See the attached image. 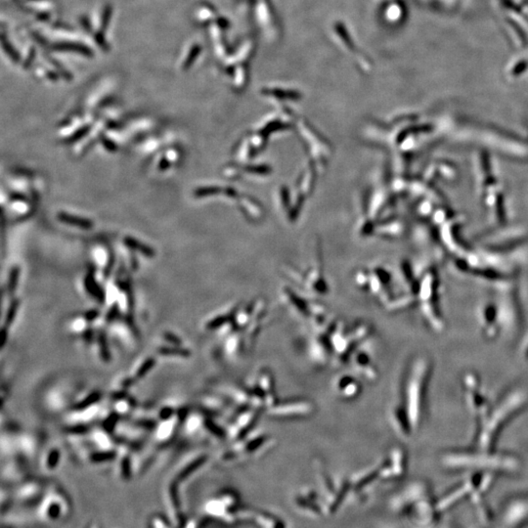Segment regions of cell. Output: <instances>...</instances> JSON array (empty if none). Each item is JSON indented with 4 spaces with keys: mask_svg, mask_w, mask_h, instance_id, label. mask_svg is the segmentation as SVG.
Instances as JSON below:
<instances>
[{
    "mask_svg": "<svg viewBox=\"0 0 528 528\" xmlns=\"http://www.w3.org/2000/svg\"><path fill=\"white\" fill-rule=\"evenodd\" d=\"M501 313H498L497 309L493 305H488L483 309L481 313V322L484 333L487 337L493 338L499 331Z\"/></svg>",
    "mask_w": 528,
    "mask_h": 528,
    "instance_id": "277c9868",
    "label": "cell"
},
{
    "mask_svg": "<svg viewBox=\"0 0 528 528\" xmlns=\"http://www.w3.org/2000/svg\"><path fill=\"white\" fill-rule=\"evenodd\" d=\"M101 397V394L99 392H93V393H90L83 401L78 403L76 406H75V409L76 410H84L86 408H88L89 406L95 404L96 402H98V400L100 399Z\"/></svg>",
    "mask_w": 528,
    "mask_h": 528,
    "instance_id": "9c48e42d",
    "label": "cell"
},
{
    "mask_svg": "<svg viewBox=\"0 0 528 528\" xmlns=\"http://www.w3.org/2000/svg\"><path fill=\"white\" fill-rule=\"evenodd\" d=\"M54 49L58 51H68L82 54L84 56H91L92 51L87 46L77 42H61L54 45Z\"/></svg>",
    "mask_w": 528,
    "mask_h": 528,
    "instance_id": "8992f818",
    "label": "cell"
},
{
    "mask_svg": "<svg viewBox=\"0 0 528 528\" xmlns=\"http://www.w3.org/2000/svg\"><path fill=\"white\" fill-rule=\"evenodd\" d=\"M88 430V427L85 426H72V427H69L68 428V431L71 432V433H76V434H81V433H85L86 431Z\"/></svg>",
    "mask_w": 528,
    "mask_h": 528,
    "instance_id": "e0dca14e",
    "label": "cell"
},
{
    "mask_svg": "<svg viewBox=\"0 0 528 528\" xmlns=\"http://www.w3.org/2000/svg\"><path fill=\"white\" fill-rule=\"evenodd\" d=\"M18 307H19V302L14 301L11 304V305H10L8 311H7V315H6V318H5V327H9L13 323V321L15 319V316H16V313H17V310H18Z\"/></svg>",
    "mask_w": 528,
    "mask_h": 528,
    "instance_id": "4fadbf2b",
    "label": "cell"
},
{
    "mask_svg": "<svg viewBox=\"0 0 528 528\" xmlns=\"http://www.w3.org/2000/svg\"><path fill=\"white\" fill-rule=\"evenodd\" d=\"M115 457V452H102V453H96V454H93L91 459L92 461H95V462H102V461H107V460H111Z\"/></svg>",
    "mask_w": 528,
    "mask_h": 528,
    "instance_id": "9a60e30c",
    "label": "cell"
},
{
    "mask_svg": "<svg viewBox=\"0 0 528 528\" xmlns=\"http://www.w3.org/2000/svg\"><path fill=\"white\" fill-rule=\"evenodd\" d=\"M2 46H3V49L5 50V52L8 54L9 58L13 62H19L20 56H19L18 52L15 50V48L13 47L11 42L5 39L4 35H2Z\"/></svg>",
    "mask_w": 528,
    "mask_h": 528,
    "instance_id": "30bf717a",
    "label": "cell"
},
{
    "mask_svg": "<svg viewBox=\"0 0 528 528\" xmlns=\"http://www.w3.org/2000/svg\"><path fill=\"white\" fill-rule=\"evenodd\" d=\"M99 346H100L102 357L104 358L105 361H109V359H111V356H110L107 341H106V338H105L104 335H101L99 337Z\"/></svg>",
    "mask_w": 528,
    "mask_h": 528,
    "instance_id": "5bb4252c",
    "label": "cell"
},
{
    "mask_svg": "<svg viewBox=\"0 0 528 528\" xmlns=\"http://www.w3.org/2000/svg\"><path fill=\"white\" fill-rule=\"evenodd\" d=\"M522 353H523V356L525 358V360L528 361V338L526 339L524 345H523V348H522Z\"/></svg>",
    "mask_w": 528,
    "mask_h": 528,
    "instance_id": "7402d4cb",
    "label": "cell"
},
{
    "mask_svg": "<svg viewBox=\"0 0 528 528\" xmlns=\"http://www.w3.org/2000/svg\"><path fill=\"white\" fill-rule=\"evenodd\" d=\"M119 313V310H118V306L117 305H114L112 307V309L109 311L108 315H107V320L110 322V321H113L117 318V315Z\"/></svg>",
    "mask_w": 528,
    "mask_h": 528,
    "instance_id": "ffe728a7",
    "label": "cell"
},
{
    "mask_svg": "<svg viewBox=\"0 0 528 528\" xmlns=\"http://www.w3.org/2000/svg\"><path fill=\"white\" fill-rule=\"evenodd\" d=\"M58 460H59V452L57 450L52 451L48 457V466L49 467L56 466L58 463Z\"/></svg>",
    "mask_w": 528,
    "mask_h": 528,
    "instance_id": "2e32d148",
    "label": "cell"
},
{
    "mask_svg": "<svg viewBox=\"0 0 528 528\" xmlns=\"http://www.w3.org/2000/svg\"><path fill=\"white\" fill-rule=\"evenodd\" d=\"M172 415H173V409L167 408V407H166V408H163V409L161 411V413H160V417H161V419H162V420H167V419H169Z\"/></svg>",
    "mask_w": 528,
    "mask_h": 528,
    "instance_id": "d6986e66",
    "label": "cell"
},
{
    "mask_svg": "<svg viewBox=\"0 0 528 528\" xmlns=\"http://www.w3.org/2000/svg\"><path fill=\"white\" fill-rule=\"evenodd\" d=\"M117 420H118V416H117V415H116V416H113V417H111V418H109L108 421H107L106 424H105L106 429H108V430H109V429H112V426H114L116 425Z\"/></svg>",
    "mask_w": 528,
    "mask_h": 528,
    "instance_id": "44dd1931",
    "label": "cell"
},
{
    "mask_svg": "<svg viewBox=\"0 0 528 528\" xmlns=\"http://www.w3.org/2000/svg\"><path fill=\"white\" fill-rule=\"evenodd\" d=\"M97 315H98V313H97L96 311H91V312H89V313H87V314L85 315V318H86V319H91V320H92V319L96 318Z\"/></svg>",
    "mask_w": 528,
    "mask_h": 528,
    "instance_id": "cb8c5ba5",
    "label": "cell"
},
{
    "mask_svg": "<svg viewBox=\"0 0 528 528\" xmlns=\"http://www.w3.org/2000/svg\"><path fill=\"white\" fill-rule=\"evenodd\" d=\"M430 366L424 358L411 365L404 386V405L393 412L394 425L401 434L408 435L422 423Z\"/></svg>",
    "mask_w": 528,
    "mask_h": 528,
    "instance_id": "6da1fadb",
    "label": "cell"
},
{
    "mask_svg": "<svg viewBox=\"0 0 528 528\" xmlns=\"http://www.w3.org/2000/svg\"><path fill=\"white\" fill-rule=\"evenodd\" d=\"M159 353L162 355L166 356H182V357H188L190 356V350L182 347H162L159 349Z\"/></svg>",
    "mask_w": 528,
    "mask_h": 528,
    "instance_id": "ba28073f",
    "label": "cell"
},
{
    "mask_svg": "<svg viewBox=\"0 0 528 528\" xmlns=\"http://www.w3.org/2000/svg\"><path fill=\"white\" fill-rule=\"evenodd\" d=\"M465 386L468 406L478 422H480L490 411L488 400L482 392L478 381L472 375L467 377Z\"/></svg>",
    "mask_w": 528,
    "mask_h": 528,
    "instance_id": "3957f363",
    "label": "cell"
},
{
    "mask_svg": "<svg viewBox=\"0 0 528 528\" xmlns=\"http://www.w3.org/2000/svg\"><path fill=\"white\" fill-rule=\"evenodd\" d=\"M527 396L522 391L508 394L502 402L478 422L476 439L481 448L488 449L497 439L501 429L525 406Z\"/></svg>",
    "mask_w": 528,
    "mask_h": 528,
    "instance_id": "7a4b0ae2",
    "label": "cell"
},
{
    "mask_svg": "<svg viewBox=\"0 0 528 528\" xmlns=\"http://www.w3.org/2000/svg\"><path fill=\"white\" fill-rule=\"evenodd\" d=\"M155 364H156L155 359H153V358H148V359H146V361L141 365V367H140L139 370L137 371L136 377L139 378V379L144 378V377H145V376L153 369V367L155 366Z\"/></svg>",
    "mask_w": 528,
    "mask_h": 528,
    "instance_id": "8fae6325",
    "label": "cell"
},
{
    "mask_svg": "<svg viewBox=\"0 0 528 528\" xmlns=\"http://www.w3.org/2000/svg\"><path fill=\"white\" fill-rule=\"evenodd\" d=\"M1 336H2V338H1V345L3 347L5 345V344H6V340H7V336H8L7 331H6V327L3 328L2 332H1Z\"/></svg>",
    "mask_w": 528,
    "mask_h": 528,
    "instance_id": "603a6c76",
    "label": "cell"
},
{
    "mask_svg": "<svg viewBox=\"0 0 528 528\" xmlns=\"http://www.w3.org/2000/svg\"><path fill=\"white\" fill-rule=\"evenodd\" d=\"M164 339L168 342V343H172L173 345H181V340H179L175 335H172L170 333H165L164 334Z\"/></svg>",
    "mask_w": 528,
    "mask_h": 528,
    "instance_id": "ac0fdd59",
    "label": "cell"
},
{
    "mask_svg": "<svg viewBox=\"0 0 528 528\" xmlns=\"http://www.w3.org/2000/svg\"><path fill=\"white\" fill-rule=\"evenodd\" d=\"M19 276H20V268L18 266H15L12 270H11V273H10V276H9V282H8V290L10 293L14 292L16 287H17V284H18V280H19Z\"/></svg>",
    "mask_w": 528,
    "mask_h": 528,
    "instance_id": "7c38bea8",
    "label": "cell"
},
{
    "mask_svg": "<svg viewBox=\"0 0 528 528\" xmlns=\"http://www.w3.org/2000/svg\"><path fill=\"white\" fill-rule=\"evenodd\" d=\"M57 217L61 222H64V223L69 224V225L77 226L79 228L85 229V230L86 229H91L92 226H93V223L90 220H88L87 218H82V217L76 216V215H73V214H69V213H66V212L59 213Z\"/></svg>",
    "mask_w": 528,
    "mask_h": 528,
    "instance_id": "5b68a950",
    "label": "cell"
},
{
    "mask_svg": "<svg viewBox=\"0 0 528 528\" xmlns=\"http://www.w3.org/2000/svg\"><path fill=\"white\" fill-rule=\"evenodd\" d=\"M124 244L128 247H130L132 249H135V250H138V251L142 252L146 256H153L155 254L153 248H151L150 246H148V245H146L144 244H141L140 242H138L134 238H131V237L124 238Z\"/></svg>",
    "mask_w": 528,
    "mask_h": 528,
    "instance_id": "52a82bcc",
    "label": "cell"
}]
</instances>
